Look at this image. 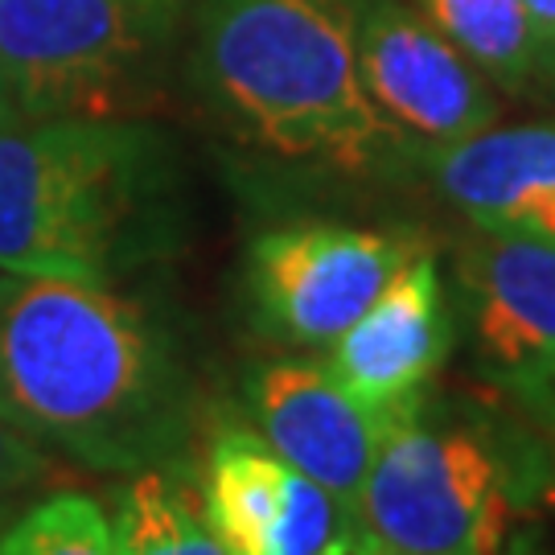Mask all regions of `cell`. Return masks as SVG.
Returning a JSON list of instances; mask_svg holds the SVG:
<instances>
[{
    "mask_svg": "<svg viewBox=\"0 0 555 555\" xmlns=\"http://www.w3.org/2000/svg\"><path fill=\"white\" fill-rule=\"evenodd\" d=\"M173 0H0V82L21 119L128 116L157 79Z\"/></svg>",
    "mask_w": 555,
    "mask_h": 555,
    "instance_id": "5",
    "label": "cell"
},
{
    "mask_svg": "<svg viewBox=\"0 0 555 555\" xmlns=\"http://www.w3.org/2000/svg\"><path fill=\"white\" fill-rule=\"evenodd\" d=\"M116 555H227L206 527L202 498L173 474L144 469L116 502Z\"/></svg>",
    "mask_w": 555,
    "mask_h": 555,
    "instance_id": "14",
    "label": "cell"
},
{
    "mask_svg": "<svg viewBox=\"0 0 555 555\" xmlns=\"http://www.w3.org/2000/svg\"><path fill=\"white\" fill-rule=\"evenodd\" d=\"M461 276L481 371L522 403L555 408V243L477 231Z\"/></svg>",
    "mask_w": 555,
    "mask_h": 555,
    "instance_id": "8",
    "label": "cell"
},
{
    "mask_svg": "<svg viewBox=\"0 0 555 555\" xmlns=\"http://www.w3.org/2000/svg\"><path fill=\"white\" fill-rule=\"evenodd\" d=\"M502 555H552V552L539 547V543H518V547H511V552H502Z\"/></svg>",
    "mask_w": 555,
    "mask_h": 555,
    "instance_id": "21",
    "label": "cell"
},
{
    "mask_svg": "<svg viewBox=\"0 0 555 555\" xmlns=\"http://www.w3.org/2000/svg\"><path fill=\"white\" fill-rule=\"evenodd\" d=\"M13 119H21V116H17V107L9 103V95H4V82H0V128L13 124Z\"/></svg>",
    "mask_w": 555,
    "mask_h": 555,
    "instance_id": "20",
    "label": "cell"
},
{
    "mask_svg": "<svg viewBox=\"0 0 555 555\" xmlns=\"http://www.w3.org/2000/svg\"><path fill=\"white\" fill-rule=\"evenodd\" d=\"M0 555H116L112 515L82 490H54L9 518Z\"/></svg>",
    "mask_w": 555,
    "mask_h": 555,
    "instance_id": "15",
    "label": "cell"
},
{
    "mask_svg": "<svg viewBox=\"0 0 555 555\" xmlns=\"http://www.w3.org/2000/svg\"><path fill=\"white\" fill-rule=\"evenodd\" d=\"M0 420L95 474L178 461L194 391L178 350L112 284L0 272Z\"/></svg>",
    "mask_w": 555,
    "mask_h": 555,
    "instance_id": "1",
    "label": "cell"
},
{
    "mask_svg": "<svg viewBox=\"0 0 555 555\" xmlns=\"http://www.w3.org/2000/svg\"><path fill=\"white\" fill-rule=\"evenodd\" d=\"M547 416H552V424H555V408H552V412H547Z\"/></svg>",
    "mask_w": 555,
    "mask_h": 555,
    "instance_id": "22",
    "label": "cell"
},
{
    "mask_svg": "<svg viewBox=\"0 0 555 555\" xmlns=\"http://www.w3.org/2000/svg\"><path fill=\"white\" fill-rule=\"evenodd\" d=\"M358 70L396 137L444 149L502 119L494 82L408 0H354Z\"/></svg>",
    "mask_w": 555,
    "mask_h": 555,
    "instance_id": "7",
    "label": "cell"
},
{
    "mask_svg": "<svg viewBox=\"0 0 555 555\" xmlns=\"http://www.w3.org/2000/svg\"><path fill=\"white\" fill-rule=\"evenodd\" d=\"M416 9L498 91L527 95L539 87L535 34L522 0H416Z\"/></svg>",
    "mask_w": 555,
    "mask_h": 555,
    "instance_id": "13",
    "label": "cell"
},
{
    "mask_svg": "<svg viewBox=\"0 0 555 555\" xmlns=\"http://www.w3.org/2000/svg\"><path fill=\"white\" fill-rule=\"evenodd\" d=\"M198 75L222 116L280 157L362 173L396 144L358 70L354 0H210Z\"/></svg>",
    "mask_w": 555,
    "mask_h": 555,
    "instance_id": "3",
    "label": "cell"
},
{
    "mask_svg": "<svg viewBox=\"0 0 555 555\" xmlns=\"http://www.w3.org/2000/svg\"><path fill=\"white\" fill-rule=\"evenodd\" d=\"M247 408L259 437L276 449L280 461L313 477L346 511H354L391 420L358 403L330 375V366L309 358H276L259 366L247 378Z\"/></svg>",
    "mask_w": 555,
    "mask_h": 555,
    "instance_id": "10",
    "label": "cell"
},
{
    "mask_svg": "<svg viewBox=\"0 0 555 555\" xmlns=\"http://www.w3.org/2000/svg\"><path fill=\"white\" fill-rule=\"evenodd\" d=\"M531 34H535V59H539V87L555 95V0H522Z\"/></svg>",
    "mask_w": 555,
    "mask_h": 555,
    "instance_id": "18",
    "label": "cell"
},
{
    "mask_svg": "<svg viewBox=\"0 0 555 555\" xmlns=\"http://www.w3.org/2000/svg\"><path fill=\"white\" fill-rule=\"evenodd\" d=\"M288 461L247 428H222L206 453L202 515L227 555H268L284 506Z\"/></svg>",
    "mask_w": 555,
    "mask_h": 555,
    "instance_id": "12",
    "label": "cell"
},
{
    "mask_svg": "<svg viewBox=\"0 0 555 555\" xmlns=\"http://www.w3.org/2000/svg\"><path fill=\"white\" fill-rule=\"evenodd\" d=\"M453 350V313L444 297L437 256L420 247L399 268L375 305L334 341L330 375L383 420L424 408Z\"/></svg>",
    "mask_w": 555,
    "mask_h": 555,
    "instance_id": "9",
    "label": "cell"
},
{
    "mask_svg": "<svg viewBox=\"0 0 555 555\" xmlns=\"http://www.w3.org/2000/svg\"><path fill=\"white\" fill-rule=\"evenodd\" d=\"M50 469H54L50 453L34 444L25 433H17L13 424L0 420V531L21 511V502L38 486H46Z\"/></svg>",
    "mask_w": 555,
    "mask_h": 555,
    "instance_id": "17",
    "label": "cell"
},
{
    "mask_svg": "<svg viewBox=\"0 0 555 555\" xmlns=\"http://www.w3.org/2000/svg\"><path fill=\"white\" fill-rule=\"evenodd\" d=\"M424 243L346 222L272 227L247 251L259 325L288 346H334Z\"/></svg>",
    "mask_w": 555,
    "mask_h": 555,
    "instance_id": "6",
    "label": "cell"
},
{
    "mask_svg": "<svg viewBox=\"0 0 555 555\" xmlns=\"http://www.w3.org/2000/svg\"><path fill=\"white\" fill-rule=\"evenodd\" d=\"M518 515L515 461L490 433L396 416L350 522L378 555H502Z\"/></svg>",
    "mask_w": 555,
    "mask_h": 555,
    "instance_id": "4",
    "label": "cell"
},
{
    "mask_svg": "<svg viewBox=\"0 0 555 555\" xmlns=\"http://www.w3.org/2000/svg\"><path fill=\"white\" fill-rule=\"evenodd\" d=\"M169 157L132 116L0 128V272L116 284L160 247Z\"/></svg>",
    "mask_w": 555,
    "mask_h": 555,
    "instance_id": "2",
    "label": "cell"
},
{
    "mask_svg": "<svg viewBox=\"0 0 555 555\" xmlns=\"http://www.w3.org/2000/svg\"><path fill=\"white\" fill-rule=\"evenodd\" d=\"M428 169L477 231L555 243V124L486 128L428 149Z\"/></svg>",
    "mask_w": 555,
    "mask_h": 555,
    "instance_id": "11",
    "label": "cell"
},
{
    "mask_svg": "<svg viewBox=\"0 0 555 555\" xmlns=\"http://www.w3.org/2000/svg\"><path fill=\"white\" fill-rule=\"evenodd\" d=\"M321 555H378V552L371 547V543H366V539L358 535L354 522H346V531H341V535H337Z\"/></svg>",
    "mask_w": 555,
    "mask_h": 555,
    "instance_id": "19",
    "label": "cell"
},
{
    "mask_svg": "<svg viewBox=\"0 0 555 555\" xmlns=\"http://www.w3.org/2000/svg\"><path fill=\"white\" fill-rule=\"evenodd\" d=\"M346 522H350V511L325 486L288 465L284 506H280V522L268 543V555H321L346 531Z\"/></svg>",
    "mask_w": 555,
    "mask_h": 555,
    "instance_id": "16",
    "label": "cell"
}]
</instances>
